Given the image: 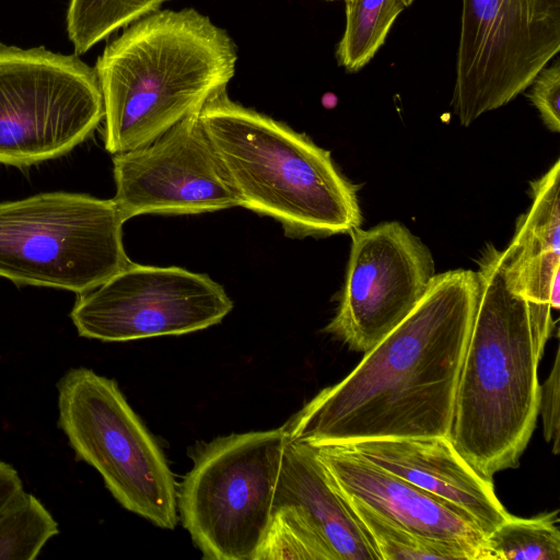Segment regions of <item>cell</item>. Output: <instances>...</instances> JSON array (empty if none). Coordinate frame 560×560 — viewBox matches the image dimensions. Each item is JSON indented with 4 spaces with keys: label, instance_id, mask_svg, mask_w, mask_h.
<instances>
[{
    "label": "cell",
    "instance_id": "obj_1",
    "mask_svg": "<svg viewBox=\"0 0 560 560\" xmlns=\"http://www.w3.org/2000/svg\"><path fill=\"white\" fill-rule=\"evenodd\" d=\"M478 295L477 271L435 275L412 312L352 372L284 424L289 440L318 446L448 436Z\"/></svg>",
    "mask_w": 560,
    "mask_h": 560
},
{
    "label": "cell",
    "instance_id": "obj_8",
    "mask_svg": "<svg viewBox=\"0 0 560 560\" xmlns=\"http://www.w3.org/2000/svg\"><path fill=\"white\" fill-rule=\"evenodd\" d=\"M104 118L94 68L78 55L0 43V163L31 166L60 158Z\"/></svg>",
    "mask_w": 560,
    "mask_h": 560
},
{
    "label": "cell",
    "instance_id": "obj_26",
    "mask_svg": "<svg viewBox=\"0 0 560 560\" xmlns=\"http://www.w3.org/2000/svg\"><path fill=\"white\" fill-rule=\"evenodd\" d=\"M327 1H336V0H327Z\"/></svg>",
    "mask_w": 560,
    "mask_h": 560
},
{
    "label": "cell",
    "instance_id": "obj_11",
    "mask_svg": "<svg viewBox=\"0 0 560 560\" xmlns=\"http://www.w3.org/2000/svg\"><path fill=\"white\" fill-rule=\"evenodd\" d=\"M350 235L345 284L325 331L366 352L412 312L436 273L430 249L398 221Z\"/></svg>",
    "mask_w": 560,
    "mask_h": 560
},
{
    "label": "cell",
    "instance_id": "obj_9",
    "mask_svg": "<svg viewBox=\"0 0 560 560\" xmlns=\"http://www.w3.org/2000/svg\"><path fill=\"white\" fill-rule=\"evenodd\" d=\"M560 51V0H462L452 108L469 126L524 92Z\"/></svg>",
    "mask_w": 560,
    "mask_h": 560
},
{
    "label": "cell",
    "instance_id": "obj_20",
    "mask_svg": "<svg viewBox=\"0 0 560 560\" xmlns=\"http://www.w3.org/2000/svg\"><path fill=\"white\" fill-rule=\"evenodd\" d=\"M339 494L370 536L381 560H471L470 555L459 547L419 536L387 520L359 500Z\"/></svg>",
    "mask_w": 560,
    "mask_h": 560
},
{
    "label": "cell",
    "instance_id": "obj_25",
    "mask_svg": "<svg viewBox=\"0 0 560 560\" xmlns=\"http://www.w3.org/2000/svg\"><path fill=\"white\" fill-rule=\"evenodd\" d=\"M343 1H345V3L347 4V3H351V2H353V1H355V0H343Z\"/></svg>",
    "mask_w": 560,
    "mask_h": 560
},
{
    "label": "cell",
    "instance_id": "obj_3",
    "mask_svg": "<svg viewBox=\"0 0 560 560\" xmlns=\"http://www.w3.org/2000/svg\"><path fill=\"white\" fill-rule=\"evenodd\" d=\"M479 295L448 432L482 477L515 468L536 427L540 385L534 304L513 293L492 245L479 262Z\"/></svg>",
    "mask_w": 560,
    "mask_h": 560
},
{
    "label": "cell",
    "instance_id": "obj_22",
    "mask_svg": "<svg viewBox=\"0 0 560 560\" xmlns=\"http://www.w3.org/2000/svg\"><path fill=\"white\" fill-rule=\"evenodd\" d=\"M528 98L536 107L545 126L552 132L560 131V60L538 72L530 85Z\"/></svg>",
    "mask_w": 560,
    "mask_h": 560
},
{
    "label": "cell",
    "instance_id": "obj_5",
    "mask_svg": "<svg viewBox=\"0 0 560 560\" xmlns=\"http://www.w3.org/2000/svg\"><path fill=\"white\" fill-rule=\"evenodd\" d=\"M114 199L43 192L0 202V277L18 285L90 291L128 266Z\"/></svg>",
    "mask_w": 560,
    "mask_h": 560
},
{
    "label": "cell",
    "instance_id": "obj_21",
    "mask_svg": "<svg viewBox=\"0 0 560 560\" xmlns=\"http://www.w3.org/2000/svg\"><path fill=\"white\" fill-rule=\"evenodd\" d=\"M58 534L49 511L23 489L0 511V560H34Z\"/></svg>",
    "mask_w": 560,
    "mask_h": 560
},
{
    "label": "cell",
    "instance_id": "obj_10",
    "mask_svg": "<svg viewBox=\"0 0 560 560\" xmlns=\"http://www.w3.org/2000/svg\"><path fill=\"white\" fill-rule=\"evenodd\" d=\"M232 308L224 289L207 275L131 261L78 294L70 318L81 337L121 342L202 330Z\"/></svg>",
    "mask_w": 560,
    "mask_h": 560
},
{
    "label": "cell",
    "instance_id": "obj_14",
    "mask_svg": "<svg viewBox=\"0 0 560 560\" xmlns=\"http://www.w3.org/2000/svg\"><path fill=\"white\" fill-rule=\"evenodd\" d=\"M331 487L419 536L487 560L486 537L455 505L376 466L346 445L314 446Z\"/></svg>",
    "mask_w": 560,
    "mask_h": 560
},
{
    "label": "cell",
    "instance_id": "obj_15",
    "mask_svg": "<svg viewBox=\"0 0 560 560\" xmlns=\"http://www.w3.org/2000/svg\"><path fill=\"white\" fill-rule=\"evenodd\" d=\"M341 445L455 505L485 537L511 515L498 499L492 479L480 476L447 436L373 439Z\"/></svg>",
    "mask_w": 560,
    "mask_h": 560
},
{
    "label": "cell",
    "instance_id": "obj_24",
    "mask_svg": "<svg viewBox=\"0 0 560 560\" xmlns=\"http://www.w3.org/2000/svg\"><path fill=\"white\" fill-rule=\"evenodd\" d=\"M22 490L23 483L18 470L0 459V511Z\"/></svg>",
    "mask_w": 560,
    "mask_h": 560
},
{
    "label": "cell",
    "instance_id": "obj_17",
    "mask_svg": "<svg viewBox=\"0 0 560 560\" xmlns=\"http://www.w3.org/2000/svg\"><path fill=\"white\" fill-rule=\"evenodd\" d=\"M416 0H355L346 4V24L336 48L348 72L364 68L384 45L397 18Z\"/></svg>",
    "mask_w": 560,
    "mask_h": 560
},
{
    "label": "cell",
    "instance_id": "obj_18",
    "mask_svg": "<svg viewBox=\"0 0 560 560\" xmlns=\"http://www.w3.org/2000/svg\"><path fill=\"white\" fill-rule=\"evenodd\" d=\"M172 0H70L67 33L74 54L82 55L117 30L160 10Z\"/></svg>",
    "mask_w": 560,
    "mask_h": 560
},
{
    "label": "cell",
    "instance_id": "obj_23",
    "mask_svg": "<svg viewBox=\"0 0 560 560\" xmlns=\"http://www.w3.org/2000/svg\"><path fill=\"white\" fill-rule=\"evenodd\" d=\"M560 358L559 350L556 352L555 361L549 376L540 385L539 408L544 423V438L551 444L553 454L559 453V397H560Z\"/></svg>",
    "mask_w": 560,
    "mask_h": 560
},
{
    "label": "cell",
    "instance_id": "obj_13",
    "mask_svg": "<svg viewBox=\"0 0 560 560\" xmlns=\"http://www.w3.org/2000/svg\"><path fill=\"white\" fill-rule=\"evenodd\" d=\"M255 559L381 560L307 443L289 440L285 445L271 520Z\"/></svg>",
    "mask_w": 560,
    "mask_h": 560
},
{
    "label": "cell",
    "instance_id": "obj_16",
    "mask_svg": "<svg viewBox=\"0 0 560 560\" xmlns=\"http://www.w3.org/2000/svg\"><path fill=\"white\" fill-rule=\"evenodd\" d=\"M560 161L530 182L532 203L501 250L508 288L547 310L560 306Z\"/></svg>",
    "mask_w": 560,
    "mask_h": 560
},
{
    "label": "cell",
    "instance_id": "obj_4",
    "mask_svg": "<svg viewBox=\"0 0 560 560\" xmlns=\"http://www.w3.org/2000/svg\"><path fill=\"white\" fill-rule=\"evenodd\" d=\"M199 118L241 207L273 218L292 237L360 228L357 187L308 137L232 101L225 90L208 100Z\"/></svg>",
    "mask_w": 560,
    "mask_h": 560
},
{
    "label": "cell",
    "instance_id": "obj_19",
    "mask_svg": "<svg viewBox=\"0 0 560 560\" xmlns=\"http://www.w3.org/2000/svg\"><path fill=\"white\" fill-rule=\"evenodd\" d=\"M558 511L532 518L510 515L486 536L487 560H560Z\"/></svg>",
    "mask_w": 560,
    "mask_h": 560
},
{
    "label": "cell",
    "instance_id": "obj_7",
    "mask_svg": "<svg viewBox=\"0 0 560 560\" xmlns=\"http://www.w3.org/2000/svg\"><path fill=\"white\" fill-rule=\"evenodd\" d=\"M57 390L58 425L75 457L96 469L125 509L173 529L178 520L174 476L117 383L75 368L58 381Z\"/></svg>",
    "mask_w": 560,
    "mask_h": 560
},
{
    "label": "cell",
    "instance_id": "obj_2",
    "mask_svg": "<svg viewBox=\"0 0 560 560\" xmlns=\"http://www.w3.org/2000/svg\"><path fill=\"white\" fill-rule=\"evenodd\" d=\"M236 46L195 9L159 10L132 23L98 57L104 145L117 154L147 145L225 90Z\"/></svg>",
    "mask_w": 560,
    "mask_h": 560
},
{
    "label": "cell",
    "instance_id": "obj_12",
    "mask_svg": "<svg viewBox=\"0 0 560 560\" xmlns=\"http://www.w3.org/2000/svg\"><path fill=\"white\" fill-rule=\"evenodd\" d=\"M199 113L147 145L114 154L113 199L125 221L141 214H198L241 206Z\"/></svg>",
    "mask_w": 560,
    "mask_h": 560
},
{
    "label": "cell",
    "instance_id": "obj_6",
    "mask_svg": "<svg viewBox=\"0 0 560 560\" xmlns=\"http://www.w3.org/2000/svg\"><path fill=\"white\" fill-rule=\"evenodd\" d=\"M284 425L220 436L190 453L177 492L184 527L207 560H254L271 520Z\"/></svg>",
    "mask_w": 560,
    "mask_h": 560
}]
</instances>
